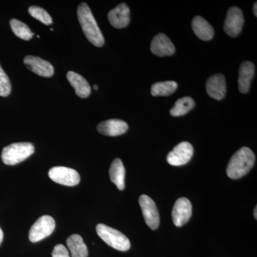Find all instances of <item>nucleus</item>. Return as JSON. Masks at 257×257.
<instances>
[{
	"label": "nucleus",
	"mask_w": 257,
	"mask_h": 257,
	"mask_svg": "<svg viewBox=\"0 0 257 257\" xmlns=\"http://www.w3.org/2000/svg\"><path fill=\"white\" fill-rule=\"evenodd\" d=\"M255 162V155L248 147H243L230 159L226 168L229 178L237 179L248 174L252 169Z\"/></svg>",
	"instance_id": "obj_1"
},
{
	"label": "nucleus",
	"mask_w": 257,
	"mask_h": 257,
	"mask_svg": "<svg viewBox=\"0 0 257 257\" xmlns=\"http://www.w3.org/2000/svg\"><path fill=\"white\" fill-rule=\"evenodd\" d=\"M77 18L84 35L93 45L102 47L104 38L93 16L90 8L86 3H81L77 9Z\"/></svg>",
	"instance_id": "obj_2"
},
{
	"label": "nucleus",
	"mask_w": 257,
	"mask_h": 257,
	"mask_svg": "<svg viewBox=\"0 0 257 257\" xmlns=\"http://www.w3.org/2000/svg\"><path fill=\"white\" fill-rule=\"evenodd\" d=\"M35 147L30 143H13L5 147L2 152V160L7 165H15L31 156Z\"/></svg>",
	"instance_id": "obj_3"
},
{
	"label": "nucleus",
	"mask_w": 257,
	"mask_h": 257,
	"mask_svg": "<svg viewBox=\"0 0 257 257\" xmlns=\"http://www.w3.org/2000/svg\"><path fill=\"white\" fill-rule=\"evenodd\" d=\"M96 233L106 244L118 251H126L131 247L128 238L118 230L113 229L105 224L96 225Z\"/></svg>",
	"instance_id": "obj_4"
},
{
	"label": "nucleus",
	"mask_w": 257,
	"mask_h": 257,
	"mask_svg": "<svg viewBox=\"0 0 257 257\" xmlns=\"http://www.w3.org/2000/svg\"><path fill=\"white\" fill-rule=\"evenodd\" d=\"M55 221L52 216L44 215L32 225L29 232V239L32 243L38 242L50 236L55 229Z\"/></svg>",
	"instance_id": "obj_5"
},
{
	"label": "nucleus",
	"mask_w": 257,
	"mask_h": 257,
	"mask_svg": "<svg viewBox=\"0 0 257 257\" xmlns=\"http://www.w3.org/2000/svg\"><path fill=\"white\" fill-rule=\"evenodd\" d=\"M49 177L56 183L68 187L77 185L80 182V177L77 171L65 167H52L49 171Z\"/></svg>",
	"instance_id": "obj_6"
},
{
	"label": "nucleus",
	"mask_w": 257,
	"mask_h": 257,
	"mask_svg": "<svg viewBox=\"0 0 257 257\" xmlns=\"http://www.w3.org/2000/svg\"><path fill=\"white\" fill-rule=\"evenodd\" d=\"M139 203L147 226L152 230L158 229L160 222V214L153 199L143 194L140 196Z\"/></svg>",
	"instance_id": "obj_7"
},
{
	"label": "nucleus",
	"mask_w": 257,
	"mask_h": 257,
	"mask_svg": "<svg viewBox=\"0 0 257 257\" xmlns=\"http://www.w3.org/2000/svg\"><path fill=\"white\" fill-rule=\"evenodd\" d=\"M194 154V148L190 143L182 142L175 147L172 151L168 154L167 162L170 165L179 167L188 163Z\"/></svg>",
	"instance_id": "obj_8"
},
{
	"label": "nucleus",
	"mask_w": 257,
	"mask_h": 257,
	"mask_svg": "<svg viewBox=\"0 0 257 257\" xmlns=\"http://www.w3.org/2000/svg\"><path fill=\"white\" fill-rule=\"evenodd\" d=\"M244 19L241 10L236 7H232L228 10L224 25V32L231 37H236L241 33Z\"/></svg>",
	"instance_id": "obj_9"
},
{
	"label": "nucleus",
	"mask_w": 257,
	"mask_h": 257,
	"mask_svg": "<svg viewBox=\"0 0 257 257\" xmlns=\"http://www.w3.org/2000/svg\"><path fill=\"white\" fill-rule=\"evenodd\" d=\"M192 214V206L190 201L185 197L176 201L172 209V220L177 227L187 224Z\"/></svg>",
	"instance_id": "obj_10"
},
{
	"label": "nucleus",
	"mask_w": 257,
	"mask_h": 257,
	"mask_svg": "<svg viewBox=\"0 0 257 257\" xmlns=\"http://www.w3.org/2000/svg\"><path fill=\"white\" fill-rule=\"evenodd\" d=\"M24 64L34 73L45 77H51L55 72L53 66L50 62L38 57L27 56Z\"/></svg>",
	"instance_id": "obj_11"
},
{
	"label": "nucleus",
	"mask_w": 257,
	"mask_h": 257,
	"mask_svg": "<svg viewBox=\"0 0 257 257\" xmlns=\"http://www.w3.org/2000/svg\"><path fill=\"white\" fill-rule=\"evenodd\" d=\"M150 50L158 57L172 56L175 52V47L170 38L165 34H158L151 42Z\"/></svg>",
	"instance_id": "obj_12"
},
{
	"label": "nucleus",
	"mask_w": 257,
	"mask_h": 257,
	"mask_svg": "<svg viewBox=\"0 0 257 257\" xmlns=\"http://www.w3.org/2000/svg\"><path fill=\"white\" fill-rule=\"evenodd\" d=\"M206 89L210 97L216 100L224 99L226 92V79L221 74L211 76L207 81Z\"/></svg>",
	"instance_id": "obj_13"
},
{
	"label": "nucleus",
	"mask_w": 257,
	"mask_h": 257,
	"mask_svg": "<svg viewBox=\"0 0 257 257\" xmlns=\"http://www.w3.org/2000/svg\"><path fill=\"white\" fill-rule=\"evenodd\" d=\"M108 20L114 28H126L130 21V10L125 3H121L108 14Z\"/></svg>",
	"instance_id": "obj_14"
},
{
	"label": "nucleus",
	"mask_w": 257,
	"mask_h": 257,
	"mask_svg": "<svg viewBox=\"0 0 257 257\" xmlns=\"http://www.w3.org/2000/svg\"><path fill=\"white\" fill-rule=\"evenodd\" d=\"M128 128V124L123 120L113 119L99 123L97 131L106 136L116 137L126 133Z\"/></svg>",
	"instance_id": "obj_15"
},
{
	"label": "nucleus",
	"mask_w": 257,
	"mask_h": 257,
	"mask_svg": "<svg viewBox=\"0 0 257 257\" xmlns=\"http://www.w3.org/2000/svg\"><path fill=\"white\" fill-rule=\"evenodd\" d=\"M254 73L255 67L252 62L246 61L241 63L239 68V79H238L240 92L246 94L248 92Z\"/></svg>",
	"instance_id": "obj_16"
},
{
	"label": "nucleus",
	"mask_w": 257,
	"mask_h": 257,
	"mask_svg": "<svg viewBox=\"0 0 257 257\" xmlns=\"http://www.w3.org/2000/svg\"><path fill=\"white\" fill-rule=\"evenodd\" d=\"M192 29L195 35L203 41H209L213 38L214 30L205 19L196 16L192 20Z\"/></svg>",
	"instance_id": "obj_17"
},
{
	"label": "nucleus",
	"mask_w": 257,
	"mask_h": 257,
	"mask_svg": "<svg viewBox=\"0 0 257 257\" xmlns=\"http://www.w3.org/2000/svg\"><path fill=\"white\" fill-rule=\"evenodd\" d=\"M67 78L69 82L75 89L76 94L81 98H87L91 93V87L89 83L80 74L76 72H68Z\"/></svg>",
	"instance_id": "obj_18"
},
{
	"label": "nucleus",
	"mask_w": 257,
	"mask_h": 257,
	"mask_svg": "<svg viewBox=\"0 0 257 257\" xmlns=\"http://www.w3.org/2000/svg\"><path fill=\"white\" fill-rule=\"evenodd\" d=\"M109 177L119 190L124 189L125 168L120 159H115L111 163L109 168Z\"/></svg>",
	"instance_id": "obj_19"
},
{
	"label": "nucleus",
	"mask_w": 257,
	"mask_h": 257,
	"mask_svg": "<svg viewBox=\"0 0 257 257\" xmlns=\"http://www.w3.org/2000/svg\"><path fill=\"white\" fill-rule=\"evenodd\" d=\"M67 244L70 250L72 257H87L88 248L82 236L72 234L67 240Z\"/></svg>",
	"instance_id": "obj_20"
},
{
	"label": "nucleus",
	"mask_w": 257,
	"mask_h": 257,
	"mask_svg": "<svg viewBox=\"0 0 257 257\" xmlns=\"http://www.w3.org/2000/svg\"><path fill=\"white\" fill-rule=\"evenodd\" d=\"M195 106L194 99L190 96H184L176 101L175 105L170 110L172 116H181L192 110Z\"/></svg>",
	"instance_id": "obj_21"
},
{
	"label": "nucleus",
	"mask_w": 257,
	"mask_h": 257,
	"mask_svg": "<svg viewBox=\"0 0 257 257\" xmlns=\"http://www.w3.org/2000/svg\"><path fill=\"white\" fill-rule=\"evenodd\" d=\"M178 88V84L174 81L156 82L152 84L151 94L152 96H170L173 94Z\"/></svg>",
	"instance_id": "obj_22"
},
{
	"label": "nucleus",
	"mask_w": 257,
	"mask_h": 257,
	"mask_svg": "<svg viewBox=\"0 0 257 257\" xmlns=\"http://www.w3.org/2000/svg\"><path fill=\"white\" fill-rule=\"evenodd\" d=\"M10 26L15 35L22 40L28 41L34 36L33 32L29 28L28 25L16 19L10 20Z\"/></svg>",
	"instance_id": "obj_23"
},
{
	"label": "nucleus",
	"mask_w": 257,
	"mask_h": 257,
	"mask_svg": "<svg viewBox=\"0 0 257 257\" xmlns=\"http://www.w3.org/2000/svg\"><path fill=\"white\" fill-rule=\"evenodd\" d=\"M29 13L34 18L41 22L46 25H50L53 23V20L48 13L40 7L32 6L29 8Z\"/></svg>",
	"instance_id": "obj_24"
},
{
	"label": "nucleus",
	"mask_w": 257,
	"mask_h": 257,
	"mask_svg": "<svg viewBox=\"0 0 257 257\" xmlns=\"http://www.w3.org/2000/svg\"><path fill=\"white\" fill-rule=\"evenodd\" d=\"M12 91L11 82L8 76L0 65V96H8Z\"/></svg>",
	"instance_id": "obj_25"
},
{
	"label": "nucleus",
	"mask_w": 257,
	"mask_h": 257,
	"mask_svg": "<svg viewBox=\"0 0 257 257\" xmlns=\"http://www.w3.org/2000/svg\"><path fill=\"white\" fill-rule=\"evenodd\" d=\"M52 257H70L67 248L62 244L56 245L52 253Z\"/></svg>",
	"instance_id": "obj_26"
},
{
	"label": "nucleus",
	"mask_w": 257,
	"mask_h": 257,
	"mask_svg": "<svg viewBox=\"0 0 257 257\" xmlns=\"http://www.w3.org/2000/svg\"><path fill=\"white\" fill-rule=\"evenodd\" d=\"M257 4L256 3H254V5H253V14H254L255 17H257Z\"/></svg>",
	"instance_id": "obj_27"
},
{
	"label": "nucleus",
	"mask_w": 257,
	"mask_h": 257,
	"mask_svg": "<svg viewBox=\"0 0 257 257\" xmlns=\"http://www.w3.org/2000/svg\"><path fill=\"white\" fill-rule=\"evenodd\" d=\"M3 236H4V235H3V230L0 228V245H1L2 242H3Z\"/></svg>",
	"instance_id": "obj_28"
},
{
	"label": "nucleus",
	"mask_w": 257,
	"mask_h": 257,
	"mask_svg": "<svg viewBox=\"0 0 257 257\" xmlns=\"http://www.w3.org/2000/svg\"><path fill=\"white\" fill-rule=\"evenodd\" d=\"M257 208L256 207H255L254 211H253V216H254L255 219H257Z\"/></svg>",
	"instance_id": "obj_29"
},
{
	"label": "nucleus",
	"mask_w": 257,
	"mask_h": 257,
	"mask_svg": "<svg viewBox=\"0 0 257 257\" xmlns=\"http://www.w3.org/2000/svg\"><path fill=\"white\" fill-rule=\"evenodd\" d=\"M94 88L95 90H97L98 89V86L97 85H94Z\"/></svg>",
	"instance_id": "obj_30"
}]
</instances>
